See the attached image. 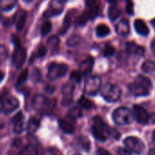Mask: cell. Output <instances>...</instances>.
<instances>
[{
	"label": "cell",
	"mask_w": 155,
	"mask_h": 155,
	"mask_svg": "<svg viewBox=\"0 0 155 155\" xmlns=\"http://www.w3.org/2000/svg\"><path fill=\"white\" fill-rule=\"evenodd\" d=\"M68 70V66L64 63L52 62L48 65V78L51 81L58 80L64 77Z\"/></svg>",
	"instance_id": "obj_6"
},
{
	"label": "cell",
	"mask_w": 155,
	"mask_h": 155,
	"mask_svg": "<svg viewBox=\"0 0 155 155\" xmlns=\"http://www.w3.org/2000/svg\"><path fill=\"white\" fill-rule=\"evenodd\" d=\"M150 48H151V51L153 52V54L155 55V38H153V40L151 41V44H150Z\"/></svg>",
	"instance_id": "obj_46"
},
{
	"label": "cell",
	"mask_w": 155,
	"mask_h": 155,
	"mask_svg": "<svg viewBox=\"0 0 155 155\" xmlns=\"http://www.w3.org/2000/svg\"><path fill=\"white\" fill-rule=\"evenodd\" d=\"M55 105V100H50L44 95H37L32 101V108L42 114H50L53 111Z\"/></svg>",
	"instance_id": "obj_2"
},
{
	"label": "cell",
	"mask_w": 155,
	"mask_h": 155,
	"mask_svg": "<svg viewBox=\"0 0 155 155\" xmlns=\"http://www.w3.org/2000/svg\"><path fill=\"white\" fill-rule=\"evenodd\" d=\"M91 130L93 136L101 141H105L110 135V129L99 116L93 118Z\"/></svg>",
	"instance_id": "obj_3"
},
{
	"label": "cell",
	"mask_w": 155,
	"mask_h": 155,
	"mask_svg": "<svg viewBox=\"0 0 155 155\" xmlns=\"http://www.w3.org/2000/svg\"><path fill=\"white\" fill-rule=\"evenodd\" d=\"M87 9L83 13L87 19H94L100 12V4L98 0H87L86 1Z\"/></svg>",
	"instance_id": "obj_11"
},
{
	"label": "cell",
	"mask_w": 155,
	"mask_h": 155,
	"mask_svg": "<svg viewBox=\"0 0 155 155\" xmlns=\"http://www.w3.org/2000/svg\"><path fill=\"white\" fill-rule=\"evenodd\" d=\"M152 139H153V141L155 142V131L153 132V135H152Z\"/></svg>",
	"instance_id": "obj_54"
},
{
	"label": "cell",
	"mask_w": 155,
	"mask_h": 155,
	"mask_svg": "<svg viewBox=\"0 0 155 155\" xmlns=\"http://www.w3.org/2000/svg\"><path fill=\"white\" fill-rule=\"evenodd\" d=\"M70 24H71L70 16L68 15V16L65 18V19H64V21H63V24H62V26H61V28H59L58 33H59L60 35H64V34L68 31V28L70 27Z\"/></svg>",
	"instance_id": "obj_32"
},
{
	"label": "cell",
	"mask_w": 155,
	"mask_h": 155,
	"mask_svg": "<svg viewBox=\"0 0 155 155\" xmlns=\"http://www.w3.org/2000/svg\"><path fill=\"white\" fill-rule=\"evenodd\" d=\"M14 42H15V50L12 57V63L17 68H19L22 67V65L25 62L26 57H27V50L24 47H22L19 43V40L17 37H13Z\"/></svg>",
	"instance_id": "obj_7"
},
{
	"label": "cell",
	"mask_w": 155,
	"mask_h": 155,
	"mask_svg": "<svg viewBox=\"0 0 155 155\" xmlns=\"http://www.w3.org/2000/svg\"><path fill=\"white\" fill-rule=\"evenodd\" d=\"M151 24H152V26L154 27V28H155V18L151 21Z\"/></svg>",
	"instance_id": "obj_53"
},
{
	"label": "cell",
	"mask_w": 155,
	"mask_h": 155,
	"mask_svg": "<svg viewBox=\"0 0 155 155\" xmlns=\"http://www.w3.org/2000/svg\"><path fill=\"white\" fill-rule=\"evenodd\" d=\"M18 0H0V9L3 11H8L14 8L17 5Z\"/></svg>",
	"instance_id": "obj_25"
},
{
	"label": "cell",
	"mask_w": 155,
	"mask_h": 155,
	"mask_svg": "<svg viewBox=\"0 0 155 155\" xmlns=\"http://www.w3.org/2000/svg\"><path fill=\"white\" fill-rule=\"evenodd\" d=\"M59 43H60L59 38L57 36H53V37H50L48 39L47 47L54 53V52H57L58 51V49L59 48Z\"/></svg>",
	"instance_id": "obj_23"
},
{
	"label": "cell",
	"mask_w": 155,
	"mask_h": 155,
	"mask_svg": "<svg viewBox=\"0 0 155 155\" xmlns=\"http://www.w3.org/2000/svg\"><path fill=\"white\" fill-rule=\"evenodd\" d=\"M150 120H151L153 123H155V113H153V114L150 116Z\"/></svg>",
	"instance_id": "obj_48"
},
{
	"label": "cell",
	"mask_w": 155,
	"mask_h": 155,
	"mask_svg": "<svg viewBox=\"0 0 155 155\" xmlns=\"http://www.w3.org/2000/svg\"><path fill=\"white\" fill-rule=\"evenodd\" d=\"M94 65V59L92 57H88L86 59H84L81 64H80V69L79 71L81 72V74L83 75H87L89 73H91V71L92 70Z\"/></svg>",
	"instance_id": "obj_15"
},
{
	"label": "cell",
	"mask_w": 155,
	"mask_h": 155,
	"mask_svg": "<svg viewBox=\"0 0 155 155\" xmlns=\"http://www.w3.org/2000/svg\"><path fill=\"white\" fill-rule=\"evenodd\" d=\"M51 28H52V25L49 21H45L41 27V34L42 36H46L48 35L50 30H51Z\"/></svg>",
	"instance_id": "obj_35"
},
{
	"label": "cell",
	"mask_w": 155,
	"mask_h": 155,
	"mask_svg": "<svg viewBox=\"0 0 155 155\" xmlns=\"http://www.w3.org/2000/svg\"><path fill=\"white\" fill-rule=\"evenodd\" d=\"M101 88V79L99 76H90L84 84V92L89 96L96 95Z\"/></svg>",
	"instance_id": "obj_8"
},
{
	"label": "cell",
	"mask_w": 155,
	"mask_h": 155,
	"mask_svg": "<svg viewBox=\"0 0 155 155\" xmlns=\"http://www.w3.org/2000/svg\"><path fill=\"white\" fill-rule=\"evenodd\" d=\"M81 77H82V75L81 74V72L79 70L73 71L70 75V80H71V81H75L77 83H79L81 80Z\"/></svg>",
	"instance_id": "obj_36"
},
{
	"label": "cell",
	"mask_w": 155,
	"mask_h": 155,
	"mask_svg": "<svg viewBox=\"0 0 155 155\" xmlns=\"http://www.w3.org/2000/svg\"><path fill=\"white\" fill-rule=\"evenodd\" d=\"M1 19H2V17H1V14H0V21H1Z\"/></svg>",
	"instance_id": "obj_56"
},
{
	"label": "cell",
	"mask_w": 155,
	"mask_h": 155,
	"mask_svg": "<svg viewBox=\"0 0 155 155\" xmlns=\"http://www.w3.org/2000/svg\"><path fill=\"white\" fill-rule=\"evenodd\" d=\"M126 1H128V0H126Z\"/></svg>",
	"instance_id": "obj_57"
},
{
	"label": "cell",
	"mask_w": 155,
	"mask_h": 155,
	"mask_svg": "<svg viewBox=\"0 0 155 155\" xmlns=\"http://www.w3.org/2000/svg\"><path fill=\"white\" fill-rule=\"evenodd\" d=\"M19 107V101L15 97L5 98L1 102V110L5 114H9Z\"/></svg>",
	"instance_id": "obj_10"
},
{
	"label": "cell",
	"mask_w": 155,
	"mask_h": 155,
	"mask_svg": "<svg viewBox=\"0 0 155 155\" xmlns=\"http://www.w3.org/2000/svg\"><path fill=\"white\" fill-rule=\"evenodd\" d=\"M120 10L117 7H114V6L110 7L109 10H108V16L111 21L116 20L120 17Z\"/></svg>",
	"instance_id": "obj_28"
},
{
	"label": "cell",
	"mask_w": 155,
	"mask_h": 155,
	"mask_svg": "<svg viewBox=\"0 0 155 155\" xmlns=\"http://www.w3.org/2000/svg\"><path fill=\"white\" fill-rule=\"evenodd\" d=\"M80 143H81V146L86 151H88V150H90V148H91V143H90V140H89L88 139H86V138H84V137H81V138L80 139Z\"/></svg>",
	"instance_id": "obj_37"
},
{
	"label": "cell",
	"mask_w": 155,
	"mask_h": 155,
	"mask_svg": "<svg viewBox=\"0 0 155 155\" xmlns=\"http://www.w3.org/2000/svg\"><path fill=\"white\" fill-rule=\"evenodd\" d=\"M67 0H52L50 3L48 9L45 13L46 17H55L58 14H60L63 11L64 5Z\"/></svg>",
	"instance_id": "obj_12"
},
{
	"label": "cell",
	"mask_w": 155,
	"mask_h": 155,
	"mask_svg": "<svg viewBox=\"0 0 155 155\" xmlns=\"http://www.w3.org/2000/svg\"><path fill=\"white\" fill-rule=\"evenodd\" d=\"M58 124H59V127L61 128V130L63 131H65L66 133H73L75 130V126L70 121H68L67 120H59Z\"/></svg>",
	"instance_id": "obj_24"
},
{
	"label": "cell",
	"mask_w": 155,
	"mask_h": 155,
	"mask_svg": "<svg viewBox=\"0 0 155 155\" xmlns=\"http://www.w3.org/2000/svg\"><path fill=\"white\" fill-rule=\"evenodd\" d=\"M126 50L128 53L132 55H138V56H143L144 55V48L133 43V42H128L126 44Z\"/></svg>",
	"instance_id": "obj_19"
},
{
	"label": "cell",
	"mask_w": 155,
	"mask_h": 155,
	"mask_svg": "<svg viewBox=\"0 0 155 155\" xmlns=\"http://www.w3.org/2000/svg\"><path fill=\"white\" fill-rule=\"evenodd\" d=\"M117 154L118 155H132L131 151L130 150H128L127 148H119L117 150Z\"/></svg>",
	"instance_id": "obj_41"
},
{
	"label": "cell",
	"mask_w": 155,
	"mask_h": 155,
	"mask_svg": "<svg viewBox=\"0 0 155 155\" xmlns=\"http://www.w3.org/2000/svg\"><path fill=\"white\" fill-rule=\"evenodd\" d=\"M32 80L35 81V82H38L40 81L41 80V72L39 69L38 68H34V70L32 71Z\"/></svg>",
	"instance_id": "obj_38"
},
{
	"label": "cell",
	"mask_w": 155,
	"mask_h": 155,
	"mask_svg": "<svg viewBox=\"0 0 155 155\" xmlns=\"http://www.w3.org/2000/svg\"><path fill=\"white\" fill-rule=\"evenodd\" d=\"M27 79H28V69H25V70L22 71V73L19 75L18 79V81H17V83H16V86H17V87H19V86L23 85L24 82L27 81Z\"/></svg>",
	"instance_id": "obj_34"
},
{
	"label": "cell",
	"mask_w": 155,
	"mask_h": 155,
	"mask_svg": "<svg viewBox=\"0 0 155 155\" xmlns=\"http://www.w3.org/2000/svg\"><path fill=\"white\" fill-rule=\"evenodd\" d=\"M133 116L134 119L140 124H147L150 120V115L148 113V111L139 106V105H134L133 106Z\"/></svg>",
	"instance_id": "obj_14"
},
{
	"label": "cell",
	"mask_w": 155,
	"mask_h": 155,
	"mask_svg": "<svg viewBox=\"0 0 155 155\" xmlns=\"http://www.w3.org/2000/svg\"><path fill=\"white\" fill-rule=\"evenodd\" d=\"M124 144L128 150H130L131 152H134L136 154H140L145 148L143 141L140 139L134 136H130L126 138L124 140Z\"/></svg>",
	"instance_id": "obj_9"
},
{
	"label": "cell",
	"mask_w": 155,
	"mask_h": 155,
	"mask_svg": "<svg viewBox=\"0 0 155 155\" xmlns=\"http://www.w3.org/2000/svg\"><path fill=\"white\" fill-rule=\"evenodd\" d=\"M46 54H47V48H46V47H44V46H39V47L38 48V49H37V50L34 52V54L32 55L31 59H30L29 62L32 63L35 59L40 58L44 57Z\"/></svg>",
	"instance_id": "obj_27"
},
{
	"label": "cell",
	"mask_w": 155,
	"mask_h": 155,
	"mask_svg": "<svg viewBox=\"0 0 155 155\" xmlns=\"http://www.w3.org/2000/svg\"><path fill=\"white\" fill-rule=\"evenodd\" d=\"M39 125H40V120L37 117H32L30 118V120H28V132L29 134H34L38 129L39 128Z\"/></svg>",
	"instance_id": "obj_22"
},
{
	"label": "cell",
	"mask_w": 155,
	"mask_h": 155,
	"mask_svg": "<svg viewBox=\"0 0 155 155\" xmlns=\"http://www.w3.org/2000/svg\"><path fill=\"white\" fill-rule=\"evenodd\" d=\"M98 155H111V154H110V152H108L106 150L101 148V149H99V150H98Z\"/></svg>",
	"instance_id": "obj_43"
},
{
	"label": "cell",
	"mask_w": 155,
	"mask_h": 155,
	"mask_svg": "<svg viewBox=\"0 0 155 155\" xmlns=\"http://www.w3.org/2000/svg\"><path fill=\"white\" fill-rule=\"evenodd\" d=\"M116 28V32L118 35L121 36V37H126L130 34V25L129 22L126 19H122L120 20L115 27Z\"/></svg>",
	"instance_id": "obj_17"
},
{
	"label": "cell",
	"mask_w": 155,
	"mask_h": 155,
	"mask_svg": "<svg viewBox=\"0 0 155 155\" xmlns=\"http://www.w3.org/2000/svg\"><path fill=\"white\" fill-rule=\"evenodd\" d=\"M19 155H38V148L35 143L29 142L26 144L20 150Z\"/></svg>",
	"instance_id": "obj_21"
},
{
	"label": "cell",
	"mask_w": 155,
	"mask_h": 155,
	"mask_svg": "<svg viewBox=\"0 0 155 155\" xmlns=\"http://www.w3.org/2000/svg\"><path fill=\"white\" fill-rule=\"evenodd\" d=\"M134 28L136 32L140 36H147L150 32L147 24L141 19H136L134 21Z\"/></svg>",
	"instance_id": "obj_20"
},
{
	"label": "cell",
	"mask_w": 155,
	"mask_h": 155,
	"mask_svg": "<svg viewBox=\"0 0 155 155\" xmlns=\"http://www.w3.org/2000/svg\"><path fill=\"white\" fill-rule=\"evenodd\" d=\"M75 91V85L73 82H68L62 87V103L64 106L69 105L73 101V94Z\"/></svg>",
	"instance_id": "obj_13"
},
{
	"label": "cell",
	"mask_w": 155,
	"mask_h": 155,
	"mask_svg": "<svg viewBox=\"0 0 155 155\" xmlns=\"http://www.w3.org/2000/svg\"><path fill=\"white\" fill-rule=\"evenodd\" d=\"M149 155H155V150H150Z\"/></svg>",
	"instance_id": "obj_50"
},
{
	"label": "cell",
	"mask_w": 155,
	"mask_h": 155,
	"mask_svg": "<svg viewBox=\"0 0 155 155\" xmlns=\"http://www.w3.org/2000/svg\"><path fill=\"white\" fill-rule=\"evenodd\" d=\"M4 78H5V74H4V72L0 71V82H1V81L4 80Z\"/></svg>",
	"instance_id": "obj_47"
},
{
	"label": "cell",
	"mask_w": 155,
	"mask_h": 155,
	"mask_svg": "<svg viewBox=\"0 0 155 155\" xmlns=\"http://www.w3.org/2000/svg\"><path fill=\"white\" fill-rule=\"evenodd\" d=\"M14 131L16 133H21L24 130V115L19 112L13 118Z\"/></svg>",
	"instance_id": "obj_18"
},
{
	"label": "cell",
	"mask_w": 155,
	"mask_h": 155,
	"mask_svg": "<svg viewBox=\"0 0 155 155\" xmlns=\"http://www.w3.org/2000/svg\"><path fill=\"white\" fill-rule=\"evenodd\" d=\"M3 126H4V122H3V120L1 119H0V129H2Z\"/></svg>",
	"instance_id": "obj_51"
},
{
	"label": "cell",
	"mask_w": 155,
	"mask_h": 155,
	"mask_svg": "<svg viewBox=\"0 0 155 155\" xmlns=\"http://www.w3.org/2000/svg\"><path fill=\"white\" fill-rule=\"evenodd\" d=\"M112 119L116 124L123 126L130 124L134 120V116L130 109L126 107H120L113 111Z\"/></svg>",
	"instance_id": "obj_4"
},
{
	"label": "cell",
	"mask_w": 155,
	"mask_h": 155,
	"mask_svg": "<svg viewBox=\"0 0 155 155\" xmlns=\"http://www.w3.org/2000/svg\"><path fill=\"white\" fill-rule=\"evenodd\" d=\"M8 91L7 90H4L2 92H0V102H2V101L6 98V95H7Z\"/></svg>",
	"instance_id": "obj_45"
},
{
	"label": "cell",
	"mask_w": 155,
	"mask_h": 155,
	"mask_svg": "<svg viewBox=\"0 0 155 155\" xmlns=\"http://www.w3.org/2000/svg\"><path fill=\"white\" fill-rule=\"evenodd\" d=\"M128 89L134 96H148L151 90V82L147 77L139 75L133 82L129 84Z\"/></svg>",
	"instance_id": "obj_1"
},
{
	"label": "cell",
	"mask_w": 155,
	"mask_h": 155,
	"mask_svg": "<svg viewBox=\"0 0 155 155\" xmlns=\"http://www.w3.org/2000/svg\"><path fill=\"white\" fill-rule=\"evenodd\" d=\"M101 94L108 102H116L120 99L121 91L117 85L107 83L101 88Z\"/></svg>",
	"instance_id": "obj_5"
},
{
	"label": "cell",
	"mask_w": 155,
	"mask_h": 155,
	"mask_svg": "<svg viewBox=\"0 0 155 155\" xmlns=\"http://www.w3.org/2000/svg\"><path fill=\"white\" fill-rule=\"evenodd\" d=\"M127 2V6H126V11L129 15H132L133 14V4L131 2V0H128Z\"/></svg>",
	"instance_id": "obj_42"
},
{
	"label": "cell",
	"mask_w": 155,
	"mask_h": 155,
	"mask_svg": "<svg viewBox=\"0 0 155 155\" xmlns=\"http://www.w3.org/2000/svg\"><path fill=\"white\" fill-rule=\"evenodd\" d=\"M81 41V37L80 35H72L67 41V45L70 48L78 46Z\"/></svg>",
	"instance_id": "obj_30"
},
{
	"label": "cell",
	"mask_w": 155,
	"mask_h": 155,
	"mask_svg": "<svg viewBox=\"0 0 155 155\" xmlns=\"http://www.w3.org/2000/svg\"><path fill=\"white\" fill-rule=\"evenodd\" d=\"M115 53V48L110 46V45H107L105 47V49H104V56L105 57H110L112 55H114Z\"/></svg>",
	"instance_id": "obj_39"
},
{
	"label": "cell",
	"mask_w": 155,
	"mask_h": 155,
	"mask_svg": "<svg viewBox=\"0 0 155 155\" xmlns=\"http://www.w3.org/2000/svg\"><path fill=\"white\" fill-rule=\"evenodd\" d=\"M82 115V111H81V109L78 108V107H74V108H71L68 111V118H70L71 120H76L78 118L81 117Z\"/></svg>",
	"instance_id": "obj_31"
},
{
	"label": "cell",
	"mask_w": 155,
	"mask_h": 155,
	"mask_svg": "<svg viewBox=\"0 0 155 155\" xmlns=\"http://www.w3.org/2000/svg\"><path fill=\"white\" fill-rule=\"evenodd\" d=\"M141 69L145 73H151V72H153L155 70V62L150 61V60H146L142 64Z\"/></svg>",
	"instance_id": "obj_29"
},
{
	"label": "cell",
	"mask_w": 155,
	"mask_h": 155,
	"mask_svg": "<svg viewBox=\"0 0 155 155\" xmlns=\"http://www.w3.org/2000/svg\"><path fill=\"white\" fill-rule=\"evenodd\" d=\"M8 53H7V49L4 46H0V63H2L5 61V59L7 58Z\"/></svg>",
	"instance_id": "obj_40"
},
{
	"label": "cell",
	"mask_w": 155,
	"mask_h": 155,
	"mask_svg": "<svg viewBox=\"0 0 155 155\" xmlns=\"http://www.w3.org/2000/svg\"><path fill=\"white\" fill-rule=\"evenodd\" d=\"M32 1H33V0H24V2H25V3H28H28H31Z\"/></svg>",
	"instance_id": "obj_52"
},
{
	"label": "cell",
	"mask_w": 155,
	"mask_h": 155,
	"mask_svg": "<svg viewBox=\"0 0 155 155\" xmlns=\"http://www.w3.org/2000/svg\"><path fill=\"white\" fill-rule=\"evenodd\" d=\"M71 155H80L79 153H76V152H74V153H72Z\"/></svg>",
	"instance_id": "obj_55"
},
{
	"label": "cell",
	"mask_w": 155,
	"mask_h": 155,
	"mask_svg": "<svg viewBox=\"0 0 155 155\" xmlns=\"http://www.w3.org/2000/svg\"><path fill=\"white\" fill-rule=\"evenodd\" d=\"M107 1L110 2V3H111V4H115L118 1V0H107Z\"/></svg>",
	"instance_id": "obj_49"
},
{
	"label": "cell",
	"mask_w": 155,
	"mask_h": 155,
	"mask_svg": "<svg viewBox=\"0 0 155 155\" xmlns=\"http://www.w3.org/2000/svg\"><path fill=\"white\" fill-rule=\"evenodd\" d=\"M15 16H16L15 17V25H16V28H17V29L18 31H20L25 27L28 13L25 10H19V11L17 12V14Z\"/></svg>",
	"instance_id": "obj_16"
},
{
	"label": "cell",
	"mask_w": 155,
	"mask_h": 155,
	"mask_svg": "<svg viewBox=\"0 0 155 155\" xmlns=\"http://www.w3.org/2000/svg\"><path fill=\"white\" fill-rule=\"evenodd\" d=\"M45 91H46V92H48V93L51 94V93H53V92H54V91H55V87H53V86H47V87L45 88Z\"/></svg>",
	"instance_id": "obj_44"
},
{
	"label": "cell",
	"mask_w": 155,
	"mask_h": 155,
	"mask_svg": "<svg viewBox=\"0 0 155 155\" xmlns=\"http://www.w3.org/2000/svg\"><path fill=\"white\" fill-rule=\"evenodd\" d=\"M110 34V28L108 26L104 24H101L96 28V35L99 38H104L107 37Z\"/></svg>",
	"instance_id": "obj_26"
},
{
	"label": "cell",
	"mask_w": 155,
	"mask_h": 155,
	"mask_svg": "<svg viewBox=\"0 0 155 155\" xmlns=\"http://www.w3.org/2000/svg\"><path fill=\"white\" fill-rule=\"evenodd\" d=\"M79 105H80L81 108H83V109H87V110L91 109V108L93 107V103H92V101H91L90 100H88V99H87V98H85V97H81V98L79 100Z\"/></svg>",
	"instance_id": "obj_33"
}]
</instances>
